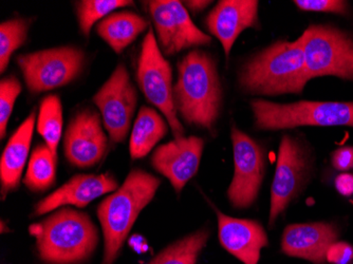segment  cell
<instances>
[{
    "mask_svg": "<svg viewBox=\"0 0 353 264\" xmlns=\"http://www.w3.org/2000/svg\"><path fill=\"white\" fill-rule=\"evenodd\" d=\"M174 102L176 113L188 124L213 129L221 109L222 87L212 55L195 50L179 61Z\"/></svg>",
    "mask_w": 353,
    "mask_h": 264,
    "instance_id": "1",
    "label": "cell"
},
{
    "mask_svg": "<svg viewBox=\"0 0 353 264\" xmlns=\"http://www.w3.org/2000/svg\"><path fill=\"white\" fill-rule=\"evenodd\" d=\"M309 81L301 37L265 48L252 57L239 72L240 87L245 92L263 97L301 93Z\"/></svg>",
    "mask_w": 353,
    "mask_h": 264,
    "instance_id": "2",
    "label": "cell"
},
{
    "mask_svg": "<svg viewBox=\"0 0 353 264\" xmlns=\"http://www.w3.org/2000/svg\"><path fill=\"white\" fill-rule=\"evenodd\" d=\"M161 182L144 170H132L118 190L98 208L105 239L103 264H112L137 218L154 199Z\"/></svg>",
    "mask_w": 353,
    "mask_h": 264,
    "instance_id": "3",
    "label": "cell"
},
{
    "mask_svg": "<svg viewBox=\"0 0 353 264\" xmlns=\"http://www.w3.org/2000/svg\"><path fill=\"white\" fill-rule=\"evenodd\" d=\"M43 261L75 264L84 261L98 244V230L84 212L63 208L50 217L30 226Z\"/></svg>",
    "mask_w": 353,
    "mask_h": 264,
    "instance_id": "4",
    "label": "cell"
},
{
    "mask_svg": "<svg viewBox=\"0 0 353 264\" xmlns=\"http://www.w3.org/2000/svg\"><path fill=\"white\" fill-rule=\"evenodd\" d=\"M251 108L256 128L259 130H283L299 126L353 127V102L301 101L279 104L254 100Z\"/></svg>",
    "mask_w": 353,
    "mask_h": 264,
    "instance_id": "5",
    "label": "cell"
},
{
    "mask_svg": "<svg viewBox=\"0 0 353 264\" xmlns=\"http://www.w3.org/2000/svg\"><path fill=\"white\" fill-rule=\"evenodd\" d=\"M309 79L319 77L353 81V37L330 26H310L301 35Z\"/></svg>",
    "mask_w": 353,
    "mask_h": 264,
    "instance_id": "6",
    "label": "cell"
},
{
    "mask_svg": "<svg viewBox=\"0 0 353 264\" xmlns=\"http://www.w3.org/2000/svg\"><path fill=\"white\" fill-rule=\"evenodd\" d=\"M137 79L148 102L163 113L174 139L183 138L184 128L174 107L172 67L164 59L152 29L143 41Z\"/></svg>",
    "mask_w": 353,
    "mask_h": 264,
    "instance_id": "7",
    "label": "cell"
},
{
    "mask_svg": "<svg viewBox=\"0 0 353 264\" xmlns=\"http://www.w3.org/2000/svg\"><path fill=\"white\" fill-rule=\"evenodd\" d=\"M84 61V52L74 47L54 48L17 57L26 84L33 93L66 86L79 77Z\"/></svg>",
    "mask_w": 353,
    "mask_h": 264,
    "instance_id": "8",
    "label": "cell"
},
{
    "mask_svg": "<svg viewBox=\"0 0 353 264\" xmlns=\"http://www.w3.org/2000/svg\"><path fill=\"white\" fill-rule=\"evenodd\" d=\"M234 176L228 190V198L235 208L243 210L253 205L259 196L265 176V152L259 142L232 128Z\"/></svg>",
    "mask_w": 353,
    "mask_h": 264,
    "instance_id": "9",
    "label": "cell"
},
{
    "mask_svg": "<svg viewBox=\"0 0 353 264\" xmlns=\"http://www.w3.org/2000/svg\"><path fill=\"white\" fill-rule=\"evenodd\" d=\"M309 174V156L297 139L283 136L279 145L276 170L272 183L270 226L303 190Z\"/></svg>",
    "mask_w": 353,
    "mask_h": 264,
    "instance_id": "10",
    "label": "cell"
},
{
    "mask_svg": "<svg viewBox=\"0 0 353 264\" xmlns=\"http://www.w3.org/2000/svg\"><path fill=\"white\" fill-rule=\"evenodd\" d=\"M148 3L164 54L174 55L212 43L211 37L192 23L183 3L176 0H152Z\"/></svg>",
    "mask_w": 353,
    "mask_h": 264,
    "instance_id": "11",
    "label": "cell"
},
{
    "mask_svg": "<svg viewBox=\"0 0 353 264\" xmlns=\"http://www.w3.org/2000/svg\"><path fill=\"white\" fill-rule=\"evenodd\" d=\"M100 109L105 128L111 140L121 143L126 139L136 110L138 94L123 63L93 97Z\"/></svg>",
    "mask_w": 353,
    "mask_h": 264,
    "instance_id": "12",
    "label": "cell"
},
{
    "mask_svg": "<svg viewBox=\"0 0 353 264\" xmlns=\"http://www.w3.org/2000/svg\"><path fill=\"white\" fill-rule=\"evenodd\" d=\"M63 148L67 160L77 167H91L102 160L107 138L98 113L86 109L75 115L67 128Z\"/></svg>",
    "mask_w": 353,
    "mask_h": 264,
    "instance_id": "13",
    "label": "cell"
},
{
    "mask_svg": "<svg viewBox=\"0 0 353 264\" xmlns=\"http://www.w3.org/2000/svg\"><path fill=\"white\" fill-rule=\"evenodd\" d=\"M203 148L204 141L198 136L174 139L154 150L152 164L180 192L197 174Z\"/></svg>",
    "mask_w": 353,
    "mask_h": 264,
    "instance_id": "14",
    "label": "cell"
},
{
    "mask_svg": "<svg viewBox=\"0 0 353 264\" xmlns=\"http://www.w3.org/2000/svg\"><path fill=\"white\" fill-rule=\"evenodd\" d=\"M259 7L256 0H222L206 16V27L219 39L225 57L245 30L259 26Z\"/></svg>",
    "mask_w": 353,
    "mask_h": 264,
    "instance_id": "15",
    "label": "cell"
},
{
    "mask_svg": "<svg viewBox=\"0 0 353 264\" xmlns=\"http://www.w3.org/2000/svg\"><path fill=\"white\" fill-rule=\"evenodd\" d=\"M215 212L223 249L245 264H259L261 251L269 245L263 226L255 220L229 217L217 208Z\"/></svg>",
    "mask_w": 353,
    "mask_h": 264,
    "instance_id": "16",
    "label": "cell"
},
{
    "mask_svg": "<svg viewBox=\"0 0 353 264\" xmlns=\"http://www.w3.org/2000/svg\"><path fill=\"white\" fill-rule=\"evenodd\" d=\"M339 230L326 222L291 224L283 230L281 250L290 257L325 264L329 246L338 241Z\"/></svg>",
    "mask_w": 353,
    "mask_h": 264,
    "instance_id": "17",
    "label": "cell"
},
{
    "mask_svg": "<svg viewBox=\"0 0 353 264\" xmlns=\"http://www.w3.org/2000/svg\"><path fill=\"white\" fill-rule=\"evenodd\" d=\"M118 181L111 174H79L39 202L35 207V214L41 216L61 206L85 207L101 196L118 190Z\"/></svg>",
    "mask_w": 353,
    "mask_h": 264,
    "instance_id": "18",
    "label": "cell"
},
{
    "mask_svg": "<svg viewBox=\"0 0 353 264\" xmlns=\"http://www.w3.org/2000/svg\"><path fill=\"white\" fill-rule=\"evenodd\" d=\"M34 126L35 113L32 112L14 132L3 150L0 161V179L3 196L19 187L21 174L29 156Z\"/></svg>",
    "mask_w": 353,
    "mask_h": 264,
    "instance_id": "19",
    "label": "cell"
},
{
    "mask_svg": "<svg viewBox=\"0 0 353 264\" xmlns=\"http://www.w3.org/2000/svg\"><path fill=\"white\" fill-rule=\"evenodd\" d=\"M148 26V21L134 12H114L98 23L97 32L114 52L120 54Z\"/></svg>",
    "mask_w": 353,
    "mask_h": 264,
    "instance_id": "20",
    "label": "cell"
},
{
    "mask_svg": "<svg viewBox=\"0 0 353 264\" xmlns=\"http://www.w3.org/2000/svg\"><path fill=\"white\" fill-rule=\"evenodd\" d=\"M165 121L156 110L142 107L139 111L130 136V156L134 160L148 156L168 134Z\"/></svg>",
    "mask_w": 353,
    "mask_h": 264,
    "instance_id": "21",
    "label": "cell"
},
{
    "mask_svg": "<svg viewBox=\"0 0 353 264\" xmlns=\"http://www.w3.org/2000/svg\"><path fill=\"white\" fill-rule=\"evenodd\" d=\"M57 156L48 145H39L32 152L29 161L25 184L31 190L43 192L55 182Z\"/></svg>",
    "mask_w": 353,
    "mask_h": 264,
    "instance_id": "22",
    "label": "cell"
},
{
    "mask_svg": "<svg viewBox=\"0 0 353 264\" xmlns=\"http://www.w3.org/2000/svg\"><path fill=\"white\" fill-rule=\"evenodd\" d=\"M210 236L211 232L206 228L190 234L166 247L148 264H196Z\"/></svg>",
    "mask_w": 353,
    "mask_h": 264,
    "instance_id": "23",
    "label": "cell"
},
{
    "mask_svg": "<svg viewBox=\"0 0 353 264\" xmlns=\"http://www.w3.org/2000/svg\"><path fill=\"white\" fill-rule=\"evenodd\" d=\"M37 131L45 139L46 145L57 156V146L63 132V109L57 95H49L41 102Z\"/></svg>",
    "mask_w": 353,
    "mask_h": 264,
    "instance_id": "24",
    "label": "cell"
},
{
    "mask_svg": "<svg viewBox=\"0 0 353 264\" xmlns=\"http://www.w3.org/2000/svg\"><path fill=\"white\" fill-rule=\"evenodd\" d=\"M132 5V1L125 0H84L77 5L79 28L86 37L90 33L91 28L101 19H106L111 12L120 8Z\"/></svg>",
    "mask_w": 353,
    "mask_h": 264,
    "instance_id": "25",
    "label": "cell"
},
{
    "mask_svg": "<svg viewBox=\"0 0 353 264\" xmlns=\"http://www.w3.org/2000/svg\"><path fill=\"white\" fill-rule=\"evenodd\" d=\"M29 23L25 19L3 21L0 26V70L5 72L12 54L25 43Z\"/></svg>",
    "mask_w": 353,
    "mask_h": 264,
    "instance_id": "26",
    "label": "cell"
},
{
    "mask_svg": "<svg viewBox=\"0 0 353 264\" xmlns=\"http://www.w3.org/2000/svg\"><path fill=\"white\" fill-rule=\"evenodd\" d=\"M21 85L14 77L1 79L0 83V138L5 139L8 123L17 97L21 94Z\"/></svg>",
    "mask_w": 353,
    "mask_h": 264,
    "instance_id": "27",
    "label": "cell"
},
{
    "mask_svg": "<svg viewBox=\"0 0 353 264\" xmlns=\"http://www.w3.org/2000/svg\"><path fill=\"white\" fill-rule=\"evenodd\" d=\"M295 6L301 11L346 14L348 5L342 0H295Z\"/></svg>",
    "mask_w": 353,
    "mask_h": 264,
    "instance_id": "28",
    "label": "cell"
},
{
    "mask_svg": "<svg viewBox=\"0 0 353 264\" xmlns=\"http://www.w3.org/2000/svg\"><path fill=\"white\" fill-rule=\"evenodd\" d=\"M326 261L331 264H350L353 261V246L346 242H334L329 246Z\"/></svg>",
    "mask_w": 353,
    "mask_h": 264,
    "instance_id": "29",
    "label": "cell"
},
{
    "mask_svg": "<svg viewBox=\"0 0 353 264\" xmlns=\"http://www.w3.org/2000/svg\"><path fill=\"white\" fill-rule=\"evenodd\" d=\"M332 164L340 172L350 170L353 167V147H342L333 152Z\"/></svg>",
    "mask_w": 353,
    "mask_h": 264,
    "instance_id": "30",
    "label": "cell"
},
{
    "mask_svg": "<svg viewBox=\"0 0 353 264\" xmlns=\"http://www.w3.org/2000/svg\"><path fill=\"white\" fill-rule=\"evenodd\" d=\"M335 187L343 196H350L353 194V174H342L335 179Z\"/></svg>",
    "mask_w": 353,
    "mask_h": 264,
    "instance_id": "31",
    "label": "cell"
},
{
    "mask_svg": "<svg viewBox=\"0 0 353 264\" xmlns=\"http://www.w3.org/2000/svg\"><path fill=\"white\" fill-rule=\"evenodd\" d=\"M212 1H204V0H192V1H185L184 5L186 6L190 12L194 13H199V12L203 11L204 9L211 5Z\"/></svg>",
    "mask_w": 353,
    "mask_h": 264,
    "instance_id": "32",
    "label": "cell"
},
{
    "mask_svg": "<svg viewBox=\"0 0 353 264\" xmlns=\"http://www.w3.org/2000/svg\"><path fill=\"white\" fill-rule=\"evenodd\" d=\"M130 244L138 253H145L148 251V244H146L145 240L140 236H134L130 240Z\"/></svg>",
    "mask_w": 353,
    "mask_h": 264,
    "instance_id": "33",
    "label": "cell"
}]
</instances>
